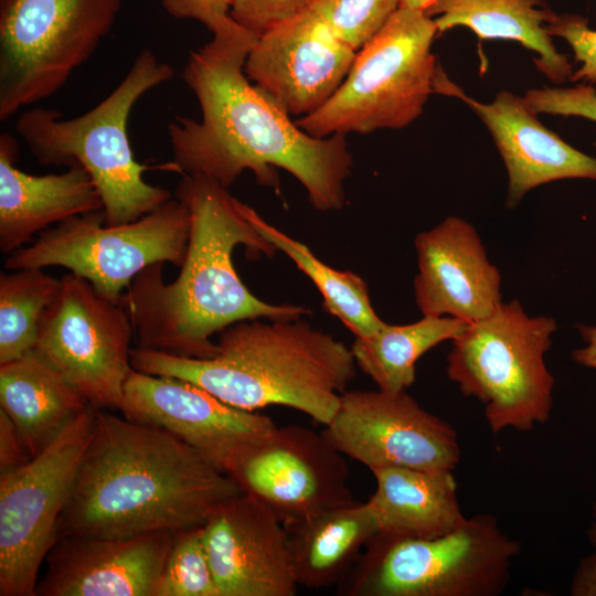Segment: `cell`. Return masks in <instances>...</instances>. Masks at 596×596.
Listing matches in <instances>:
<instances>
[{"label":"cell","instance_id":"6da1fadb","mask_svg":"<svg viewBox=\"0 0 596 596\" xmlns=\"http://www.w3.org/2000/svg\"><path fill=\"white\" fill-rule=\"evenodd\" d=\"M256 39L240 28L190 53L182 78L198 99L201 119L177 116L168 125L169 170L227 189L248 170L259 184L278 190L280 168L301 183L315 210L339 211L353 166L347 140L308 135L248 79L244 65Z\"/></svg>","mask_w":596,"mask_h":596},{"label":"cell","instance_id":"7a4b0ae2","mask_svg":"<svg viewBox=\"0 0 596 596\" xmlns=\"http://www.w3.org/2000/svg\"><path fill=\"white\" fill-rule=\"evenodd\" d=\"M174 196L188 209L190 231L178 277L163 281V263L140 272L119 302L134 327L135 347L168 354L207 359L215 333L251 319H297L310 310L268 304L240 278L233 253L244 246L251 258L273 257L277 249L251 223L243 202L216 181L182 174Z\"/></svg>","mask_w":596,"mask_h":596},{"label":"cell","instance_id":"3957f363","mask_svg":"<svg viewBox=\"0 0 596 596\" xmlns=\"http://www.w3.org/2000/svg\"><path fill=\"white\" fill-rule=\"evenodd\" d=\"M241 492L231 476L170 433L95 409L57 540L202 526L217 505Z\"/></svg>","mask_w":596,"mask_h":596},{"label":"cell","instance_id":"277c9868","mask_svg":"<svg viewBox=\"0 0 596 596\" xmlns=\"http://www.w3.org/2000/svg\"><path fill=\"white\" fill-rule=\"evenodd\" d=\"M134 370L191 382L247 411L278 405L327 425L355 377L351 348L297 319H251L220 334L212 358L196 359L134 347Z\"/></svg>","mask_w":596,"mask_h":596},{"label":"cell","instance_id":"5b68a950","mask_svg":"<svg viewBox=\"0 0 596 596\" xmlns=\"http://www.w3.org/2000/svg\"><path fill=\"white\" fill-rule=\"evenodd\" d=\"M173 77V68L143 49L115 89L81 116L57 110H23L15 131L42 166H81L103 201L107 225L129 223L161 206L173 195L143 179L148 170L135 159L128 135L134 106L149 91Z\"/></svg>","mask_w":596,"mask_h":596},{"label":"cell","instance_id":"8992f818","mask_svg":"<svg viewBox=\"0 0 596 596\" xmlns=\"http://www.w3.org/2000/svg\"><path fill=\"white\" fill-rule=\"evenodd\" d=\"M520 544L490 513L425 540L376 533L339 584L345 596H498L511 577Z\"/></svg>","mask_w":596,"mask_h":596},{"label":"cell","instance_id":"52a82bcc","mask_svg":"<svg viewBox=\"0 0 596 596\" xmlns=\"http://www.w3.org/2000/svg\"><path fill=\"white\" fill-rule=\"evenodd\" d=\"M438 34L425 11L400 7L361 49L332 97L296 124L308 135L402 129L424 109L440 67L432 44Z\"/></svg>","mask_w":596,"mask_h":596},{"label":"cell","instance_id":"ba28073f","mask_svg":"<svg viewBox=\"0 0 596 596\" xmlns=\"http://www.w3.org/2000/svg\"><path fill=\"white\" fill-rule=\"evenodd\" d=\"M556 328L553 318L531 317L514 299L453 340L447 375L483 405L493 435L507 428L530 432L549 421L555 381L544 356Z\"/></svg>","mask_w":596,"mask_h":596},{"label":"cell","instance_id":"9c48e42d","mask_svg":"<svg viewBox=\"0 0 596 596\" xmlns=\"http://www.w3.org/2000/svg\"><path fill=\"white\" fill-rule=\"evenodd\" d=\"M123 0H0V120L58 92L110 33Z\"/></svg>","mask_w":596,"mask_h":596},{"label":"cell","instance_id":"30bf717a","mask_svg":"<svg viewBox=\"0 0 596 596\" xmlns=\"http://www.w3.org/2000/svg\"><path fill=\"white\" fill-rule=\"evenodd\" d=\"M189 231V211L172 196L129 223L107 225L103 211L74 216L9 254L3 266L7 270L64 267L119 301L132 279L148 266L182 265Z\"/></svg>","mask_w":596,"mask_h":596},{"label":"cell","instance_id":"8fae6325","mask_svg":"<svg viewBox=\"0 0 596 596\" xmlns=\"http://www.w3.org/2000/svg\"><path fill=\"white\" fill-rule=\"evenodd\" d=\"M94 424L89 406L40 454L0 471V596H35Z\"/></svg>","mask_w":596,"mask_h":596},{"label":"cell","instance_id":"7c38bea8","mask_svg":"<svg viewBox=\"0 0 596 596\" xmlns=\"http://www.w3.org/2000/svg\"><path fill=\"white\" fill-rule=\"evenodd\" d=\"M40 320L33 349L56 369L95 409H119L132 370L135 339L119 301L72 273Z\"/></svg>","mask_w":596,"mask_h":596},{"label":"cell","instance_id":"4fadbf2b","mask_svg":"<svg viewBox=\"0 0 596 596\" xmlns=\"http://www.w3.org/2000/svg\"><path fill=\"white\" fill-rule=\"evenodd\" d=\"M342 455L371 471L384 467L454 470L457 432L406 391H345L321 432Z\"/></svg>","mask_w":596,"mask_h":596},{"label":"cell","instance_id":"5bb4252c","mask_svg":"<svg viewBox=\"0 0 596 596\" xmlns=\"http://www.w3.org/2000/svg\"><path fill=\"white\" fill-rule=\"evenodd\" d=\"M119 411L170 433L228 476L276 427L270 417L232 406L191 382L134 369Z\"/></svg>","mask_w":596,"mask_h":596},{"label":"cell","instance_id":"9a60e30c","mask_svg":"<svg viewBox=\"0 0 596 596\" xmlns=\"http://www.w3.org/2000/svg\"><path fill=\"white\" fill-rule=\"evenodd\" d=\"M349 475L322 433L292 424L276 426L231 477L285 525L354 502Z\"/></svg>","mask_w":596,"mask_h":596},{"label":"cell","instance_id":"2e32d148","mask_svg":"<svg viewBox=\"0 0 596 596\" xmlns=\"http://www.w3.org/2000/svg\"><path fill=\"white\" fill-rule=\"evenodd\" d=\"M356 50L338 38L311 8L258 36L244 72L288 116L324 105L347 77Z\"/></svg>","mask_w":596,"mask_h":596},{"label":"cell","instance_id":"e0dca14e","mask_svg":"<svg viewBox=\"0 0 596 596\" xmlns=\"http://www.w3.org/2000/svg\"><path fill=\"white\" fill-rule=\"evenodd\" d=\"M202 538L220 596L297 594L286 529L251 494L242 491L217 505Z\"/></svg>","mask_w":596,"mask_h":596},{"label":"cell","instance_id":"ac0fdd59","mask_svg":"<svg viewBox=\"0 0 596 596\" xmlns=\"http://www.w3.org/2000/svg\"><path fill=\"white\" fill-rule=\"evenodd\" d=\"M173 534L58 539L35 596H156Z\"/></svg>","mask_w":596,"mask_h":596},{"label":"cell","instance_id":"d6986e66","mask_svg":"<svg viewBox=\"0 0 596 596\" xmlns=\"http://www.w3.org/2000/svg\"><path fill=\"white\" fill-rule=\"evenodd\" d=\"M414 244L418 265L414 295L423 316L472 323L490 316L502 302L500 273L466 220L448 216L419 233Z\"/></svg>","mask_w":596,"mask_h":596},{"label":"cell","instance_id":"ffe728a7","mask_svg":"<svg viewBox=\"0 0 596 596\" xmlns=\"http://www.w3.org/2000/svg\"><path fill=\"white\" fill-rule=\"evenodd\" d=\"M435 93L462 99L482 120L505 164L507 206H515L532 189L562 179H596V158L562 140L538 119L523 97L501 91L489 104L469 96L439 68Z\"/></svg>","mask_w":596,"mask_h":596},{"label":"cell","instance_id":"44dd1931","mask_svg":"<svg viewBox=\"0 0 596 596\" xmlns=\"http://www.w3.org/2000/svg\"><path fill=\"white\" fill-rule=\"evenodd\" d=\"M18 143L0 136V251L9 255L35 234L74 216L103 211L92 178L81 166L62 173L34 175L15 167Z\"/></svg>","mask_w":596,"mask_h":596},{"label":"cell","instance_id":"7402d4cb","mask_svg":"<svg viewBox=\"0 0 596 596\" xmlns=\"http://www.w3.org/2000/svg\"><path fill=\"white\" fill-rule=\"evenodd\" d=\"M375 491L368 500L377 533L392 539L425 540L465 522L453 470L384 467L372 470Z\"/></svg>","mask_w":596,"mask_h":596},{"label":"cell","instance_id":"603a6c76","mask_svg":"<svg viewBox=\"0 0 596 596\" xmlns=\"http://www.w3.org/2000/svg\"><path fill=\"white\" fill-rule=\"evenodd\" d=\"M91 405L51 364L31 351L0 364V409L31 455L45 449Z\"/></svg>","mask_w":596,"mask_h":596},{"label":"cell","instance_id":"cb8c5ba5","mask_svg":"<svg viewBox=\"0 0 596 596\" xmlns=\"http://www.w3.org/2000/svg\"><path fill=\"white\" fill-rule=\"evenodd\" d=\"M299 586L339 585L379 526L369 502H352L285 524Z\"/></svg>","mask_w":596,"mask_h":596},{"label":"cell","instance_id":"d4e9b609","mask_svg":"<svg viewBox=\"0 0 596 596\" xmlns=\"http://www.w3.org/2000/svg\"><path fill=\"white\" fill-rule=\"evenodd\" d=\"M425 11L438 33L466 26L480 40L517 41L538 55L535 65L550 81L571 79L572 66L547 31L556 13L546 0H435Z\"/></svg>","mask_w":596,"mask_h":596},{"label":"cell","instance_id":"484cf974","mask_svg":"<svg viewBox=\"0 0 596 596\" xmlns=\"http://www.w3.org/2000/svg\"><path fill=\"white\" fill-rule=\"evenodd\" d=\"M469 326L453 317H423L408 324H384L356 337L351 351L356 366L385 392L406 391L416 377V362L437 344L454 340Z\"/></svg>","mask_w":596,"mask_h":596},{"label":"cell","instance_id":"4316f807","mask_svg":"<svg viewBox=\"0 0 596 596\" xmlns=\"http://www.w3.org/2000/svg\"><path fill=\"white\" fill-rule=\"evenodd\" d=\"M243 211L260 235L313 283L322 297L323 308L355 338L369 336L384 324L373 309L366 283L359 275L334 269L321 262L307 245L270 225L245 203Z\"/></svg>","mask_w":596,"mask_h":596},{"label":"cell","instance_id":"83f0119b","mask_svg":"<svg viewBox=\"0 0 596 596\" xmlns=\"http://www.w3.org/2000/svg\"><path fill=\"white\" fill-rule=\"evenodd\" d=\"M62 280L43 269L0 274V364L33 351L40 320L61 289Z\"/></svg>","mask_w":596,"mask_h":596},{"label":"cell","instance_id":"f1b7e54d","mask_svg":"<svg viewBox=\"0 0 596 596\" xmlns=\"http://www.w3.org/2000/svg\"><path fill=\"white\" fill-rule=\"evenodd\" d=\"M156 596H220L202 526L174 532Z\"/></svg>","mask_w":596,"mask_h":596},{"label":"cell","instance_id":"f546056e","mask_svg":"<svg viewBox=\"0 0 596 596\" xmlns=\"http://www.w3.org/2000/svg\"><path fill=\"white\" fill-rule=\"evenodd\" d=\"M402 0H312L310 8L333 33L354 50L361 49L391 15Z\"/></svg>","mask_w":596,"mask_h":596},{"label":"cell","instance_id":"4dcf8cb0","mask_svg":"<svg viewBox=\"0 0 596 596\" xmlns=\"http://www.w3.org/2000/svg\"><path fill=\"white\" fill-rule=\"evenodd\" d=\"M312 0H231L230 15L256 38L309 9Z\"/></svg>","mask_w":596,"mask_h":596},{"label":"cell","instance_id":"1f68e13d","mask_svg":"<svg viewBox=\"0 0 596 596\" xmlns=\"http://www.w3.org/2000/svg\"><path fill=\"white\" fill-rule=\"evenodd\" d=\"M524 98L539 114L578 116L596 123V91L592 85L530 89Z\"/></svg>","mask_w":596,"mask_h":596},{"label":"cell","instance_id":"d6a6232c","mask_svg":"<svg viewBox=\"0 0 596 596\" xmlns=\"http://www.w3.org/2000/svg\"><path fill=\"white\" fill-rule=\"evenodd\" d=\"M547 31L552 36L564 39L573 49L575 60L582 63L571 81L596 83V30L589 29L588 21L577 14H556Z\"/></svg>","mask_w":596,"mask_h":596},{"label":"cell","instance_id":"836d02e7","mask_svg":"<svg viewBox=\"0 0 596 596\" xmlns=\"http://www.w3.org/2000/svg\"><path fill=\"white\" fill-rule=\"evenodd\" d=\"M161 6L175 19H191L202 23L212 35L242 28L230 15L231 0H161Z\"/></svg>","mask_w":596,"mask_h":596},{"label":"cell","instance_id":"e575fe53","mask_svg":"<svg viewBox=\"0 0 596 596\" xmlns=\"http://www.w3.org/2000/svg\"><path fill=\"white\" fill-rule=\"evenodd\" d=\"M31 458L13 422L0 409V471L18 468Z\"/></svg>","mask_w":596,"mask_h":596},{"label":"cell","instance_id":"d590c367","mask_svg":"<svg viewBox=\"0 0 596 596\" xmlns=\"http://www.w3.org/2000/svg\"><path fill=\"white\" fill-rule=\"evenodd\" d=\"M572 596H596V552L581 558L573 574Z\"/></svg>","mask_w":596,"mask_h":596},{"label":"cell","instance_id":"8d00e7d4","mask_svg":"<svg viewBox=\"0 0 596 596\" xmlns=\"http://www.w3.org/2000/svg\"><path fill=\"white\" fill-rule=\"evenodd\" d=\"M585 345L572 352L573 360L586 368L596 370V327L578 324Z\"/></svg>","mask_w":596,"mask_h":596},{"label":"cell","instance_id":"74e56055","mask_svg":"<svg viewBox=\"0 0 596 596\" xmlns=\"http://www.w3.org/2000/svg\"><path fill=\"white\" fill-rule=\"evenodd\" d=\"M592 518L593 521L586 531V535L590 544L596 549V501L592 507Z\"/></svg>","mask_w":596,"mask_h":596},{"label":"cell","instance_id":"f35d334b","mask_svg":"<svg viewBox=\"0 0 596 596\" xmlns=\"http://www.w3.org/2000/svg\"><path fill=\"white\" fill-rule=\"evenodd\" d=\"M434 2H435V0H402L401 1V7H408V8L419 9V10H426Z\"/></svg>","mask_w":596,"mask_h":596}]
</instances>
